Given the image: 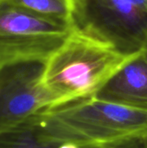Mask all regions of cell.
Listing matches in <instances>:
<instances>
[{"label": "cell", "instance_id": "cell-1", "mask_svg": "<svg viewBox=\"0 0 147 148\" xmlns=\"http://www.w3.org/2000/svg\"><path fill=\"white\" fill-rule=\"evenodd\" d=\"M49 142L96 148L147 137V109L93 96L51 107L33 121Z\"/></svg>", "mask_w": 147, "mask_h": 148}, {"label": "cell", "instance_id": "cell-2", "mask_svg": "<svg viewBox=\"0 0 147 148\" xmlns=\"http://www.w3.org/2000/svg\"><path fill=\"white\" fill-rule=\"evenodd\" d=\"M141 52H121L76 24L43 64L42 82L57 105L90 98Z\"/></svg>", "mask_w": 147, "mask_h": 148}, {"label": "cell", "instance_id": "cell-3", "mask_svg": "<svg viewBox=\"0 0 147 148\" xmlns=\"http://www.w3.org/2000/svg\"><path fill=\"white\" fill-rule=\"evenodd\" d=\"M76 24L0 3V68L44 64Z\"/></svg>", "mask_w": 147, "mask_h": 148}, {"label": "cell", "instance_id": "cell-4", "mask_svg": "<svg viewBox=\"0 0 147 148\" xmlns=\"http://www.w3.org/2000/svg\"><path fill=\"white\" fill-rule=\"evenodd\" d=\"M43 63L0 68V134L29 125L57 99L42 84Z\"/></svg>", "mask_w": 147, "mask_h": 148}, {"label": "cell", "instance_id": "cell-5", "mask_svg": "<svg viewBox=\"0 0 147 148\" xmlns=\"http://www.w3.org/2000/svg\"><path fill=\"white\" fill-rule=\"evenodd\" d=\"M79 25L120 51L136 54L146 42L147 6L142 0H88Z\"/></svg>", "mask_w": 147, "mask_h": 148}, {"label": "cell", "instance_id": "cell-6", "mask_svg": "<svg viewBox=\"0 0 147 148\" xmlns=\"http://www.w3.org/2000/svg\"><path fill=\"white\" fill-rule=\"evenodd\" d=\"M95 96L111 102L147 109V62L142 52L118 71Z\"/></svg>", "mask_w": 147, "mask_h": 148}, {"label": "cell", "instance_id": "cell-7", "mask_svg": "<svg viewBox=\"0 0 147 148\" xmlns=\"http://www.w3.org/2000/svg\"><path fill=\"white\" fill-rule=\"evenodd\" d=\"M44 140L34 123L0 134V148H57Z\"/></svg>", "mask_w": 147, "mask_h": 148}, {"label": "cell", "instance_id": "cell-8", "mask_svg": "<svg viewBox=\"0 0 147 148\" xmlns=\"http://www.w3.org/2000/svg\"><path fill=\"white\" fill-rule=\"evenodd\" d=\"M96 148H144L143 139H133L125 141L116 142Z\"/></svg>", "mask_w": 147, "mask_h": 148}, {"label": "cell", "instance_id": "cell-9", "mask_svg": "<svg viewBox=\"0 0 147 148\" xmlns=\"http://www.w3.org/2000/svg\"><path fill=\"white\" fill-rule=\"evenodd\" d=\"M73 1H74L75 8H76V11H77L76 19H77V23L79 24V23L81 22V20L82 19V16L84 15L88 0H73Z\"/></svg>", "mask_w": 147, "mask_h": 148}, {"label": "cell", "instance_id": "cell-10", "mask_svg": "<svg viewBox=\"0 0 147 148\" xmlns=\"http://www.w3.org/2000/svg\"><path fill=\"white\" fill-rule=\"evenodd\" d=\"M57 148H81L80 147L75 145V144H72V143H63V144H61L58 146Z\"/></svg>", "mask_w": 147, "mask_h": 148}, {"label": "cell", "instance_id": "cell-11", "mask_svg": "<svg viewBox=\"0 0 147 148\" xmlns=\"http://www.w3.org/2000/svg\"><path fill=\"white\" fill-rule=\"evenodd\" d=\"M142 56H143L144 59L147 62V39L146 43H145V45H144V48L142 49Z\"/></svg>", "mask_w": 147, "mask_h": 148}, {"label": "cell", "instance_id": "cell-12", "mask_svg": "<svg viewBox=\"0 0 147 148\" xmlns=\"http://www.w3.org/2000/svg\"><path fill=\"white\" fill-rule=\"evenodd\" d=\"M143 146L144 148H147V137L143 139Z\"/></svg>", "mask_w": 147, "mask_h": 148}, {"label": "cell", "instance_id": "cell-13", "mask_svg": "<svg viewBox=\"0 0 147 148\" xmlns=\"http://www.w3.org/2000/svg\"><path fill=\"white\" fill-rule=\"evenodd\" d=\"M142 1H143V2H144L145 3H146V5L147 6V0H142Z\"/></svg>", "mask_w": 147, "mask_h": 148}]
</instances>
